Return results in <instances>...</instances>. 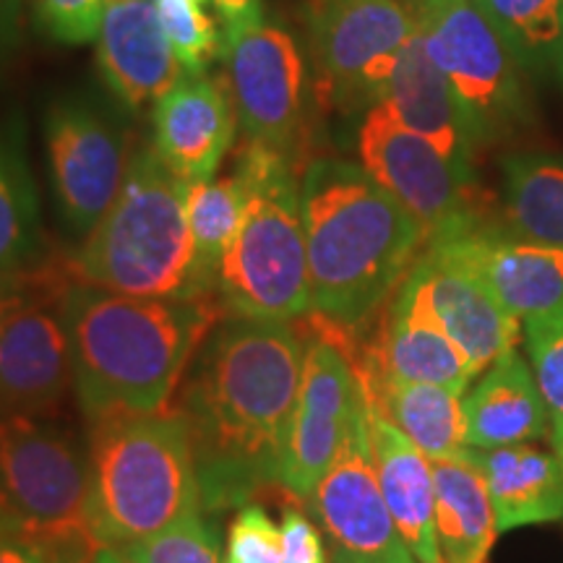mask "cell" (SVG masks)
Returning <instances> with one entry per match:
<instances>
[{
    "label": "cell",
    "mask_w": 563,
    "mask_h": 563,
    "mask_svg": "<svg viewBox=\"0 0 563 563\" xmlns=\"http://www.w3.org/2000/svg\"><path fill=\"white\" fill-rule=\"evenodd\" d=\"M302 361L298 321L228 313L194 355L175 407L186 420L207 514L241 509L279 485Z\"/></svg>",
    "instance_id": "cell-1"
},
{
    "label": "cell",
    "mask_w": 563,
    "mask_h": 563,
    "mask_svg": "<svg viewBox=\"0 0 563 563\" xmlns=\"http://www.w3.org/2000/svg\"><path fill=\"white\" fill-rule=\"evenodd\" d=\"M60 308L87 422L170 407L194 355L224 316L217 295L136 298L84 282H68Z\"/></svg>",
    "instance_id": "cell-2"
},
{
    "label": "cell",
    "mask_w": 563,
    "mask_h": 563,
    "mask_svg": "<svg viewBox=\"0 0 563 563\" xmlns=\"http://www.w3.org/2000/svg\"><path fill=\"white\" fill-rule=\"evenodd\" d=\"M311 313L357 332L426 249L422 224L363 165L316 159L300 180Z\"/></svg>",
    "instance_id": "cell-3"
},
{
    "label": "cell",
    "mask_w": 563,
    "mask_h": 563,
    "mask_svg": "<svg viewBox=\"0 0 563 563\" xmlns=\"http://www.w3.org/2000/svg\"><path fill=\"white\" fill-rule=\"evenodd\" d=\"M196 511H203L199 475L178 407L89 422L87 527L97 543H136Z\"/></svg>",
    "instance_id": "cell-4"
},
{
    "label": "cell",
    "mask_w": 563,
    "mask_h": 563,
    "mask_svg": "<svg viewBox=\"0 0 563 563\" xmlns=\"http://www.w3.org/2000/svg\"><path fill=\"white\" fill-rule=\"evenodd\" d=\"M191 186L152 146L129 157L121 194L84 238L70 274L136 298H191Z\"/></svg>",
    "instance_id": "cell-5"
},
{
    "label": "cell",
    "mask_w": 563,
    "mask_h": 563,
    "mask_svg": "<svg viewBox=\"0 0 563 563\" xmlns=\"http://www.w3.org/2000/svg\"><path fill=\"white\" fill-rule=\"evenodd\" d=\"M232 165L243 175L249 201L222 262L217 300L228 316L300 321L311 313V279L300 183L290 159L245 141Z\"/></svg>",
    "instance_id": "cell-6"
},
{
    "label": "cell",
    "mask_w": 563,
    "mask_h": 563,
    "mask_svg": "<svg viewBox=\"0 0 563 563\" xmlns=\"http://www.w3.org/2000/svg\"><path fill=\"white\" fill-rule=\"evenodd\" d=\"M0 498L45 563H91L87 441L45 418L0 420Z\"/></svg>",
    "instance_id": "cell-7"
},
{
    "label": "cell",
    "mask_w": 563,
    "mask_h": 563,
    "mask_svg": "<svg viewBox=\"0 0 563 563\" xmlns=\"http://www.w3.org/2000/svg\"><path fill=\"white\" fill-rule=\"evenodd\" d=\"M405 5L481 146L532 123L527 74L475 0H405Z\"/></svg>",
    "instance_id": "cell-8"
},
{
    "label": "cell",
    "mask_w": 563,
    "mask_h": 563,
    "mask_svg": "<svg viewBox=\"0 0 563 563\" xmlns=\"http://www.w3.org/2000/svg\"><path fill=\"white\" fill-rule=\"evenodd\" d=\"M300 321L306 323V361L279 488L306 504L340 454L352 415L363 399V386L352 361L355 334L316 313Z\"/></svg>",
    "instance_id": "cell-9"
},
{
    "label": "cell",
    "mask_w": 563,
    "mask_h": 563,
    "mask_svg": "<svg viewBox=\"0 0 563 563\" xmlns=\"http://www.w3.org/2000/svg\"><path fill=\"white\" fill-rule=\"evenodd\" d=\"M412 32L405 0H308V37L327 100L344 112L382 102Z\"/></svg>",
    "instance_id": "cell-10"
},
{
    "label": "cell",
    "mask_w": 563,
    "mask_h": 563,
    "mask_svg": "<svg viewBox=\"0 0 563 563\" xmlns=\"http://www.w3.org/2000/svg\"><path fill=\"white\" fill-rule=\"evenodd\" d=\"M363 170L410 211L428 241L490 214L477 180L462 175L426 139L405 129L382 102L357 131Z\"/></svg>",
    "instance_id": "cell-11"
},
{
    "label": "cell",
    "mask_w": 563,
    "mask_h": 563,
    "mask_svg": "<svg viewBox=\"0 0 563 563\" xmlns=\"http://www.w3.org/2000/svg\"><path fill=\"white\" fill-rule=\"evenodd\" d=\"M306 509L327 543L329 563H418L394 525L373 467L365 394Z\"/></svg>",
    "instance_id": "cell-12"
},
{
    "label": "cell",
    "mask_w": 563,
    "mask_h": 563,
    "mask_svg": "<svg viewBox=\"0 0 563 563\" xmlns=\"http://www.w3.org/2000/svg\"><path fill=\"white\" fill-rule=\"evenodd\" d=\"M222 58L245 141L290 159L306 108V63L298 42L282 26L258 21L224 42Z\"/></svg>",
    "instance_id": "cell-13"
},
{
    "label": "cell",
    "mask_w": 563,
    "mask_h": 563,
    "mask_svg": "<svg viewBox=\"0 0 563 563\" xmlns=\"http://www.w3.org/2000/svg\"><path fill=\"white\" fill-rule=\"evenodd\" d=\"M45 146L60 220L84 241L121 194L125 141L95 104L70 97L47 112Z\"/></svg>",
    "instance_id": "cell-14"
},
{
    "label": "cell",
    "mask_w": 563,
    "mask_h": 563,
    "mask_svg": "<svg viewBox=\"0 0 563 563\" xmlns=\"http://www.w3.org/2000/svg\"><path fill=\"white\" fill-rule=\"evenodd\" d=\"M428 245L475 272L519 321L563 306V249L511 235L498 217H481L431 238Z\"/></svg>",
    "instance_id": "cell-15"
},
{
    "label": "cell",
    "mask_w": 563,
    "mask_h": 563,
    "mask_svg": "<svg viewBox=\"0 0 563 563\" xmlns=\"http://www.w3.org/2000/svg\"><path fill=\"white\" fill-rule=\"evenodd\" d=\"M63 290L40 295L0 321V420L51 415L74 389Z\"/></svg>",
    "instance_id": "cell-16"
},
{
    "label": "cell",
    "mask_w": 563,
    "mask_h": 563,
    "mask_svg": "<svg viewBox=\"0 0 563 563\" xmlns=\"http://www.w3.org/2000/svg\"><path fill=\"white\" fill-rule=\"evenodd\" d=\"M441 329L460 344L477 376L517 350L519 319L501 306L485 282L446 251L428 245L405 277Z\"/></svg>",
    "instance_id": "cell-17"
},
{
    "label": "cell",
    "mask_w": 563,
    "mask_h": 563,
    "mask_svg": "<svg viewBox=\"0 0 563 563\" xmlns=\"http://www.w3.org/2000/svg\"><path fill=\"white\" fill-rule=\"evenodd\" d=\"M352 361L378 378L435 384L462 394L477 378L460 344L443 332L407 282L386 302L376 336L355 347Z\"/></svg>",
    "instance_id": "cell-18"
},
{
    "label": "cell",
    "mask_w": 563,
    "mask_h": 563,
    "mask_svg": "<svg viewBox=\"0 0 563 563\" xmlns=\"http://www.w3.org/2000/svg\"><path fill=\"white\" fill-rule=\"evenodd\" d=\"M152 121L154 150L188 186L214 178L238 129L228 79L186 74L154 104Z\"/></svg>",
    "instance_id": "cell-19"
},
{
    "label": "cell",
    "mask_w": 563,
    "mask_h": 563,
    "mask_svg": "<svg viewBox=\"0 0 563 563\" xmlns=\"http://www.w3.org/2000/svg\"><path fill=\"white\" fill-rule=\"evenodd\" d=\"M97 60L108 87L131 110L157 104L186 76L152 0H118L104 9Z\"/></svg>",
    "instance_id": "cell-20"
},
{
    "label": "cell",
    "mask_w": 563,
    "mask_h": 563,
    "mask_svg": "<svg viewBox=\"0 0 563 563\" xmlns=\"http://www.w3.org/2000/svg\"><path fill=\"white\" fill-rule=\"evenodd\" d=\"M382 104L405 129L433 144L467 178L477 180V152L483 150L452 84L441 74L415 30L399 55Z\"/></svg>",
    "instance_id": "cell-21"
},
{
    "label": "cell",
    "mask_w": 563,
    "mask_h": 563,
    "mask_svg": "<svg viewBox=\"0 0 563 563\" xmlns=\"http://www.w3.org/2000/svg\"><path fill=\"white\" fill-rule=\"evenodd\" d=\"M363 386V384H361ZM365 394V391H363ZM373 467L394 525L418 563H443L435 540V488L431 460L399 433L365 397Z\"/></svg>",
    "instance_id": "cell-22"
},
{
    "label": "cell",
    "mask_w": 563,
    "mask_h": 563,
    "mask_svg": "<svg viewBox=\"0 0 563 563\" xmlns=\"http://www.w3.org/2000/svg\"><path fill=\"white\" fill-rule=\"evenodd\" d=\"M470 449L530 443L551 431V410L530 363L509 350L462 397Z\"/></svg>",
    "instance_id": "cell-23"
},
{
    "label": "cell",
    "mask_w": 563,
    "mask_h": 563,
    "mask_svg": "<svg viewBox=\"0 0 563 563\" xmlns=\"http://www.w3.org/2000/svg\"><path fill=\"white\" fill-rule=\"evenodd\" d=\"M488 485L498 532L563 519V475L553 449L514 443L498 449H470Z\"/></svg>",
    "instance_id": "cell-24"
},
{
    "label": "cell",
    "mask_w": 563,
    "mask_h": 563,
    "mask_svg": "<svg viewBox=\"0 0 563 563\" xmlns=\"http://www.w3.org/2000/svg\"><path fill=\"white\" fill-rule=\"evenodd\" d=\"M365 397L386 420L405 433L428 460H443L467 452L462 391L435 384L389 382L357 368Z\"/></svg>",
    "instance_id": "cell-25"
},
{
    "label": "cell",
    "mask_w": 563,
    "mask_h": 563,
    "mask_svg": "<svg viewBox=\"0 0 563 563\" xmlns=\"http://www.w3.org/2000/svg\"><path fill=\"white\" fill-rule=\"evenodd\" d=\"M435 488V540L443 563H488L496 543V514L473 456L431 460Z\"/></svg>",
    "instance_id": "cell-26"
},
{
    "label": "cell",
    "mask_w": 563,
    "mask_h": 563,
    "mask_svg": "<svg viewBox=\"0 0 563 563\" xmlns=\"http://www.w3.org/2000/svg\"><path fill=\"white\" fill-rule=\"evenodd\" d=\"M498 222L525 241L563 249V159L548 154L506 159Z\"/></svg>",
    "instance_id": "cell-27"
},
{
    "label": "cell",
    "mask_w": 563,
    "mask_h": 563,
    "mask_svg": "<svg viewBox=\"0 0 563 563\" xmlns=\"http://www.w3.org/2000/svg\"><path fill=\"white\" fill-rule=\"evenodd\" d=\"M245 180L235 165L220 178H209L191 186L188 194V224L194 241L191 298L217 295V282L238 228L245 214Z\"/></svg>",
    "instance_id": "cell-28"
},
{
    "label": "cell",
    "mask_w": 563,
    "mask_h": 563,
    "mask_svg": "<svg viewBox=\"0 0 563 563\" xmlns=\"http://www.w3.org/2000/svg\"><path fill=\"white\" fill-rule=\"evenodd\" d=\"M530 79L563 89V0H475Z\"/></svg>",
    "instance_id": "cell-29"
},
{
    "label": "cell",
    "mask_w": 563,
    "mask_h": 563,
    "mask_svg": "<svg viewBox=\"0 0 563 563\" xmlns=\"http://www.w3.org/2000/svg\"><path fill=\"white\" fill-rule=\"evenodd\" d=\"M42 258L34 180L13 133H0V269H30Z\"/></svg>",
    "instance_id": "cell-30"
},
{
    "label": "cell",
    "mask_w": 563,
    "mask_h": 563,
    "mask_svg": "<svg viewBox=\"0 0 563 563\" xmlns=\"http://www.w3.org/2000/svg\"><path fill=\"white\" fill-rule=\"evenodd\" d=\"M152 3L186 74H201L211 60L222 58V30L203 11L211 0H152Z\"/></svg>",
    "instance_id": "cell-31"
},
{
    "label": "cell",
    "mask_w": 563,
    "mask_h": 563,
    "mask_svg": "<svg viewBox=\"0 0 563 563\" xmlns=\"http://www.w3.org/2000/svg\"><path fill=\"white\" fill-rule=\"evenodd\" d=\"M118 551L136 563H224L220 530L207 511H196L170 530L125 543Z\"/></svg>",
    "instance_id": "cell-32"
},
{
    "label": "cell",
    "mask_w": 563,
    "mask_h": 563,
    "mask_svg": "<svg viewBox=\"0 0 563 563\" xmlns=\"http://www.w3.org/2000/svg\"><path fill=\"white\" fill-rule=\"evenodd\" d=\"M525 347L551 420H563V306L525 321Z\"/></svg>",
    "instance_id": "cell-33"
},
{
    "label": "cell",
    "mask_w": 563,
    "mask_h": 563,
    "mask_svg": "<svg viewBox=\"0 0 563 563\" xmlns=\"http://www.w3.org/2000/svg\"><path fill=\"white\" fill-rule=\"evenodd\" d=\"M224 563H282V530L262 504H245L235 511Z\"/></svg>",
    "instance_id": "cell-34"
},
{
    "label": "cell",
    "mask_w": 563,
    "mask_h": 563,
    "mask_svg": "<svg viewBox=\"0 0 563 563\" xmlns=\"http://www.w3.org/2000/svg\"><path fill=\"white\" fill-rule=\"evenodd\" d=\"M40 26L63 45H84L97 40L104 0H34Z\"/></svg>",
    "instance_id": "cell-35"
},
{
    "label": "cell",
    "mask_w": 563,
    "mask_h": 563,
    "mask_svg": "<svg viewBox=\"0 0 563 563\" xmlns=\"http://www.w3.org/2000/svg\"><path fill=\"white\" fill-rule=\"evenodd\" d=\"M66 285L68 282L60 272L45 269L42 264L30 269H0V321L40 295L60 290Z\"/></svg>",
    "instance_id": "cell-36"
},
{
    "label": "cell",
    "mask_w": 563,
    "mask_h": 563,
    "mask_svg": "<svg viewBox=\"0 0 563 563\" xmlns=\"http://www.w3.org/2000/svg\"><path fill=\"white\" fill-rule=\"evenodd\" d=\"M282 563H329L327 543L319 527L306 511L285 509L282 514Z\"/></svg>",
    "instance_id": "cell-37"
},
{
    "label": "cell",
    "mask_w": 563,
    "mask_h": 563,
    "mask_svg": "<svg viewBox=\"0 0 563 563\" xmlns=\"http://www.w3.org/2000/svg\"><path fill=\"white\" fill-rule=\"evenodd\" d=\"M211 3H214L217 16L222 21V42L264 21L262 0H211Z\"/></svg>",
    "instance_id": "cell-38"
},
{
    "label": "cell",
    "mask_w": 563,
    "mask_h": 563,
    "mask_svg": "<svg viewBox=\"0 0 563 563\" xmlns=\"http://www.w3.org/2000/svg\"><path fill=\"white\" fill-rule=\"evenodd\" d=\"M0 563H45L40 548L30 543L24 534L0 532Z\"/></svg>",
    "instance_id": "cell-39"
},
{
    "label": "cell",
    "mask_w": 563,
    "mask_h": 563,
    "mask_svg": "<svg viewBox=\"0 0 563 563\" xmlns=\"http://www.w3.org/2000/svg\"><path fill=\"white\" fill-rule=\"evenodd\" d=\"M91 563H136V561L129 559V555L112 545H97L95 555H91Z\"/></svg>",
    "instance_id": "cell-40"
},
{
    "label": "cell",
    "mask_w": 563,
    "mask_h": 563,
    "mask_svg": "<svg viewBox=\"0 0 563 563\" xmlns=\"http://www.w3.org/2000/svg\"><path fill=\"white\" fill-rule=\"evenodd\" d=\"M551 446L555 460L561 464V475H563V420H551Z\"/></svg>",
    "instance_id": "cell-41"
},
{
    "label": "cell",
    "mask_w": 563,
    "mask_h": 563,
    "mask_svg": "<svg viewBox=\"0 0 563 563\" xmlns=\"http://www.w3.org/2000/svg\"><path fill=\"white\" fill-rule=\"evenodd\" d=\"M0 532L21 534V525H19V519L13 517V511L9 509V506L3 504V498H0Z\"/></svg>",
    "instance_id": "cell-42"
},
{
    "label": "cell",
    "mask_w": 563,
    "mask_h": 563,
    "mask_svg": "<svg viewBox=\"0 0 563 563\" xmlns=\"http://www.w3.org/2000/svg\"><path fill=\"white\" fill-rule=\"evenodd\" d=\"M0 3H3V0H0Z\"/></svg>",
    "instance_id": "cell-43"
}]
</instances>
